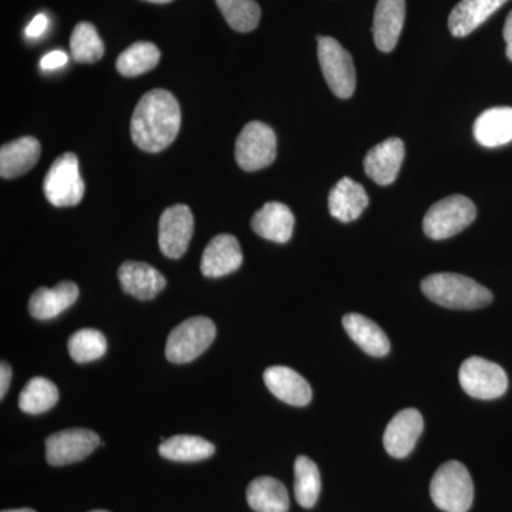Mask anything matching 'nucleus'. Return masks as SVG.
<instances>
[{
  "mask_svg": "<svg viewBox=\"0 0 512 512\" xmlns=\"http://www.w3.org/2000/svg\"><path fill=\"white\" fill-rule=\"evenodd\" d=\"M424 295L448 309L474 311L493 302V293L468 276L441 272L427 276L421 282Z\"/></svg>",
  "mask_w": 512,
  "mask_h": 512,
  "instance_id": "f03ea898",
  "label": "nucleus"
},
{
  "mask_svg": "<svg viewBox=\"0 0 512 512\" xmlns=\"http://www.w3.org/2000/svg\"><path fill=\"white\" fill-rule=\"evenodd\" d=\"M79 298V288L74 282L64 281L55 288H39L29 301V312L33 318L49 320L67 311Z\"/></svg>",
  "mask_w": 512,
  "mask_h": 512,
  "instance_id": "412c9836",
  "label": "nucleus"
},
{
  "mask_svg": "<svg viewBox=\"0 0 512 512\" xmlns=\"http://www.w3.org/2000/svg\"><path fill=\"white\" fill-rule=\"evenodd\" d=\"M476 217V205L470 198L460 194L450 195L436 202L424 215V234L434 241L451 238L473 224Z\"/></svg>",
  "mask_w": 512,
  "mask_h": 512,
  "instance_id": "20e7f679",
  "label": "nucleus"
},
{
  "mask_svg": "<svg viewBox=\"0 0 512 512\" xmlns=\"http://www.w3.org/2000/svg\"><path fill=\"white\" fill-rule=\"evenodd\" d=\"M84 181L76 154L66 153L57 158L47 171L43 192L55 207H76L84 197Z\"/></svg>",
  "mask_w": 512,
  "mask_h": 512,
  "instance_id": "423d86ee",
  "label": "nucleus"
},
{
  "mask_svg": "<svg viewBox=\"0 0 512 512\" xmlns=\"http://www.w3.org/2000/svg\"><path fill=\"white\" fill-rule=\"evenodd\" d=\"M507 2L508 0H461L448 18L451 35H470Z\"/></svg>",
  "mask_w": 512,
  "mask_h": 512,
  "instance_id": "6ab92c4d",
  "label": "nucleus"
},
{
  "mask_svg": "<svg viewBox=\"0 0 512 512\" xmlns=\"http://www.w3.org/2000/svg\"><path fill=\"white\" fill-rule=\"evenodd\" d=\"M161 53L154 43L137 42L127 47L117 59V72L124 77H137L150 72L160 62Z\"/></svg>",
  "mask_w": 512,
  "mask_h": 512,
  "instance_id": "bb28decb",
  "label": "nucleus"
},
{
  "mask_svg": "<svg viewBox=\"0 0 512 512\" xmlns=\"http://www.w3.org/2000/svg\"><path fill=\"white\" fill-rule=\"evenodd\" d=\"M10 380H12V369L8 363L2 362V366H0V397H5L8 392Z\"/></svg>",
  "mask_w": 512,
  "mask_h": 512,
  "instance_id": "f704fd0d",
  "label": "nucleus"
},
{
  "mask_svg": "<svg viewBox=\"0 0 512 512\" xmlns=\"http://www.w3.org/2000/svg\"><path fill=\"white\" fill-rule=\"evenodd\" d=\"M70 49L77 63H96L104 56V45L96 28L89 22H82L73 29Z\"/></svg>",
  "mask_w": 512,
  "mask_h": 512,
  "instance_id": "7c9ffc66",
  "label": "nucleus"
},
{
  "mask_svg": "<svg viewBox=\"0 0 512 512\" xmlns=\"http://www.w3.org/2000/svg\"><path fill=\"white\" fill-rule=\"evenodd\" d=\"M244 255L234 235L221 234L212 238L204 249L201 271L207 278H221L241 268Z\"/></svg>",
  "mask_w": 512,
  "mask_h": 512,
  "instance_id": "ddd939ff",
  "label": "nucleus"
},
{
  "mask_svg": "<svg viewBox=\"0 0 512 512\" xmlns=\"http://www.w3.org/2000/svg\"><path fill=\"white\" fill-rule=\"evenodd\" d=\"M322 480L319 468L305 456H299L295 461V497L303 508L315 507L318 501Z\"/></svg>",
  "mask_w": 512,
  "mask_h": 512,
  "instance_id": "c85d7f7f",
  "label": "nucleus"
},
{
  "mask_svg": "<svg viewBox=\"0 0 512 512\" xmlns=\"http://www.w3.org/2000/svg\"><path fill=\"white\" fill-rule=\"evenodd\" d=\"M504 39L505 43H507V57L512 62V10L507 20H505Z\"/></svg>",
  "mask_w": 512,
  "mask_h": 512,
  "instance_id": "c9c22d12",
  "label": "nucleus"
},
{
  "mask_svg": "<svg viewBox=\"0 0 512 512\" xmlns=\"http://www.w3.org/2000/svg\"><path fill=\"white\" fill-rule=\"evenodd\" d=\"M181 110L177 99L163 89H154L138 101L131 119V138L140 150L160 153L177 137Z\"/></svg>",
  "mask_w": 512,
  "mask_h": 512,
  "instance_id": "f257e3e1",
  "label": "nucleus"
},
{
  "mask_svg": "<svg viewBox=\"0 0 512 512\" xmlns=\"http://www.w3.org/2000/svg\"><path fill=\"white\" fill-rule=\"evenodd\" d=\"M117 275L123 291L140 301L156 298L167 285L163 274L146 262H124Z\"/></svg>",
  "mask_w": 512,
  "mask_h": 512,
  "instance_id": "f3484780",
  "label": "nucleus"
},
{
  "mask_svg": "<svg viewBox=\"0 0 512 512\" xmlns=\"http://www.w3.org/2000/svg\"><path fill=\"white\" fill-rule=\"evenodd\" d=\"M192 232L194 217L187 205L175 204L163 212L158 225V244L167 258L178 259L187 252Z\"/></svg>",
  "mask_w": 512,
  "mask_h": 512,
  "instance_id": "9b49d317",
  "label": "nucleus"
},
{
  "mask_svg": "<svg viewBox=\"0 0 512 512\" xmlns=\"http://www.w3.org/2000/svg\"><path fill=\"white\" fill-rule=\"evenodd\" d=\"M430 495L437 508L446 512H467L474 501V483L467 467L448 461L434 474Z\"/></svg>",
  "mask_w": 512,
  "mask_h": 512,
  "instance_id": "7ed1b4c3",
  "label": "nucleus"
},
{
  "mask_svg": "<svg viewBox=\"0 0 512 512\" xmlns=\"http://www.w3.org/2000/svg\"><path fill=\"white\" fill-rule=\"evenodd\" d=\"M90 512H109V511H104V510H96V511H90Z\"/></svg>",
  "mask_w": 512,
  "mask_h": 512,
  "instance_id": "58836bf2",
  "label": "nucleus"
},
{
  "mask_svg": "<svg viewBox=\"0 0 512 512\" xmlns=\"http://www.w3.org/2000/svg\"><path fill=\"white\" fill-rule=\"evenodd\" d=\"M235 158L242 170L258 171L274 163L275 131L261 121H251L242 128L235 144Z\"/></svg>",
  "mask_w": 512,
  "mask_h": 512,
  "instance_id": "1a4fd4ad",
  "label": "nucleus"
},
{
  "mask_svg": "<svg viewBox=\"0 0 512 512\" xmlns=\"http://www.w3.org/2000/svg\"><path fill=\"white\" fill-rule=\"evenodd\" d=\"M59 400L56 384L45 377L37 376L30 379L23 387L19 396V407L29 414L45 413L52 409Z\"/></svg>",
  "mask_w": 512,
  "mask_h": 512,
  "instance_id": "cd10ccee",
  "label": "nucleus"
},
{
  "mask_svg": "<svg viewBox=\"0 0 512 512\" xmlns=\"http://www.w3.org/2000/svg\"><path fill=\"white\" fill-rule=\"evenodd\" d=\"M217 329L205 316H195L171 330L165 346V356L171 363L192 362L201 356L214 342Z\"/></svg>",
  "mask_w": 512,
  "mask_h": 512,
  "instance_id": "39448f33",
  "label": "nucleus"
},
{
  "mask_svg": "<svg viewBox=\"0 0 512 512\" xmlns=\"http://www.w3.org/2000/svg\"><path fill=\"white\" fill-rule=\"evenodd\" d=\"M2 512H36L35 510H30V508H20V510H8Z\"/></svg>",
  "mask_w": 512,
  "mask_h": 512,
  "instance_id": "e433bc0d",
  "label": "nucleus"
},
{
  "mask_svg": "<svg viewBox=\"0 0 512 512\" xmlns=\"http://www.w3.org/2000/svg\"><path fill=\"white\" fill-rule=\"evenodd\" d=\"M458 379L464 392L474 399H498L508 389V376L503 367L483 357L467 359L460 367Z\"/></svg>",
  "mask_w": 512,
  "mask_h": 512,
  "instance_id": "6e6552de",
  "label": "nucleus"
},
{
  "mask_svg": "<svg viewBox=\"0 0 512 512\" xmlns=\"http://www.w3.org/2000/svg\"><path fill=\"white\" fill-rule=\"evenodd\" d=\"M343 328L363 352L373 357H383L390 352V340L379 325L359 313H349L343 318Z\"/></svg>",
  "mask_w": 512,
  "mask_h": 512,
  "instance_id": "b1692460",
  "label": "nucleus"
},
{
  "mask_svg": "<svg viewBox=\"0 0 512 512\" xmlns=\"http://www.w3.org/2000/svg\"><path fill=\"white\" fill-rule=\"evenodd\" d=\"M67 348L74 362L89 363L104 356L107 340L99 330L80 329L70 336Z\"/></svg>",
  "mask_w": 512,
  "mask_h": 512,
  "instance_id": "2f4dec72",
  "label": "nucleus"
},
{
  "mask_svg": "<svg viewBox=\"0 0 512 512\" xmlns=\"http://www.w3.org/2000/svg\"><path fill=\"white\" fill-rule=\"evenodd\" d=\"M215 2L232 29L248 33L258 28L261 8L254 0H215Z\"/></svg>",
  "mask_w": 512,
  "mask_h": 512,
  "instance_id": "c756f323",
  "label": "nucleus"
},
{
  "mask_svg": "<svg viewBox=\"0 0 512 512\" xmlns=\"http://www.w3.org/2000/svg\"><path fill=\"white\" fill-rule=\"evenodd\" d=\"M158 453L167 460L178 463H194L207 460L215 453L214 444L198 436H174L163 441L158 447Z\"/></svg>",
  "mask_w": 512,
  "mask_h": 512,
  "instance_id": "a878e982",
  "label": "nucleus"
},
{
  "mask_svg": "<svg viewBox=\"0 0 512 512\" xmlns=\"http://www.w3.org/2000/svg\"><path fill=\"white\" fill-rule=\"evenodd\" d=\"M404 160V143L400 138H387L367 153L366 174L379 185H390L396 181Z\"/></svg>",
  "mask_w": 512,
  "mask_h": 512,
  "instance_id": "4468645a",
  "label": "nucleus"
},
{
  "mask_svg": "<svg viewBox=\"0 0 512 512\" xmlns=\"http://www.w3.org/2000/svg\"><path fill=\"white\" fill-rule=\"evenodd\" d=\"M367 205H369V197L365 188L352 178H342L330 191V214L343 224L357 220L366 210Z\"/></svg>",
  "mask_w": 512,
  "mask_h": 512,
  "instance_id": "aec40b11",
  "label": "nucleus"
},
{
  "mask_svg": "<svg viewBox=\"0 0 512 512\" xmlns=\"http://www.w3.org/2000/svg\"><path fill=\"white\" fill-rule=\"evenodd\" d=\"M264 380L269 392L291 406H308L312 400L311 384L305 377L286 366L268 367Z\"/></svg>",
  "mask_w": 512,
  "mask_h": 512,
  "instance_id": "2eb2a0df",
  "label": "nucleus"
},
{
  "mask_svg": "<svg viewBox=\"0 0 512 512\" xmlns=\"http://www.w3.org/2000/svg\"><path fill=\"white\" fill-rule=\"evenodd\" d=\"M66 63V53L55 50V52L47 53V55L40 60V67H42L43 70H53L59 69V67L64 66Z\"/></svg>",
  "mask_w": 512,
  "mask_h": 512,
  "instance_id": "473e14b6",
  "label": "nucleus"
},
{
  "mask_svg": "<svg viewBox=\"0 0 512 512\" xmlns=\"http://www.w3.org/2000/svg\"><path fill=\"white\" fill-rule=\"evenodd\" d=\"M42 147L32 136L18 138L0 150V175L6 180L28 173L39 161Z\"/></svg>",
  "mask_w": 512,
  "mask_h": 512,
  "instance_id": "4be33fe9",
  "label": "nucleus"
},
{
  "mask_svg": "<svg viewBox=\"0 0 512 512\" xmlns=\"http://www.w3.org/2000/svg\"><path fill=\"white\" fill-rule=\"evenodd\" d=\"M101 444L92 430L69 429L52 434L46 440V458L50 466L60 467L79 463Z\"/></svg>",
  "mask_w": 512,
  "mask_h": 512,
  "instance_id": "9d476101",
  "label": "nucleus"
},
{
  "mask_svg": "<svg viewBox=\"0 0 512 512\" xmlns=\"http://www.w3.org/2000/svg\"><path fill=\"white\" fill-rule=\"evenodd\" d=\"M320 69L330 90L339 99H350L356 89V70L352 56L333 37H318Z\"/></svg>",
  "mask_w": 512,
  "mask_h": 512,
  "instance_id": "0eeeda50",
  "label": "nucleus"
},
{
  "mask_svg": "<svg viewBox=\"0 0 512 512\" xmlns=\"http://www.w3.org/2000/svg\"><path fill=\"white\" fill-rule=\"evenodd\" d=\"M474 137L483 147L505 146L512 141V107H494L481 113L474 123Z\"/></svg>",
  "mask_w": 512,
  "mask_h": 512,
  "instance_id": "5701e85b",
  "label": "nucleus"
},
{
  "mask_svg": "<svg viewBox=\"0 0 512 512\" xmlns=\"http://www.w3.org/2000/svg\"><path fill=\"white\" fill-rule=\"evenodd\" d=\"M406 0H379L373 20V37L380 52H392L402 35Z\"/></svg>",
  "mask_w": 512,
  "mask_h": 512,
  "instance_id": "dca6fc26",
  "label": "nucleus"
},
{
  "mask_svg": "<svg viewBox=\"0 0 512 512\" xmlns=\"http://www.w3.org/2000/svg\"><path fill=\"white\" fill-rule=\"evenodd\" d=\"M146 2H151V3H160V5H163V3H170V2H173V0H146Z\"/></svg>",
  "mask_w": 512,
  "mask_h": 512,
  "instance_id": "4c0bfd02",
  "label": "nucleus"
},
{
  "mask_svg": "<svg viewBox=\"0 0 512 512\" xmlns=\"http://www.w3.org/2000/svg\"><path fill=\"white\" fill-rule=\"evenodd\" d=\"M423 429V416L419 410L404 409L387 424L383 437L384 448L394 458H406L416 447Z\"/></svg>",
  "mask_w": 512,
  "mask_h": 512,
  "instance_id": "f8f14e48",
  "label": "nucleus"
},
{
  "mask_svg": "<svg viewBox=\"0 0 512 512\" xmlns=\"http://www.w3.org/2000/svg\"><path fill=\"white\" fill-rule=\"evenodd\" d=\"M49 20L45 15H37L35 19L30 22L28 29H26V35L29 37H39L47 29Z\"/></svg>",
  "mask_w": 512,
  "mask_h": 512,
  "instance_id": "72a5a7b5",
  "label": "nucleus"
},
{
  "mask_svg": "<svg viewBox=\"0 0 512 512\" xmlns=\"http://www.w3.org/2000/svg\"><path fill=\"white\" fill-rule=\"evenodd\" d=\"M249 507L256 512H288L289 494L281 481L272 477L255 478L247 490Z\"/></svg>",
  "mask_w": 512,
  "mask_h": 512,
  "instance_id": "393cba45",
  "label": "nucleus"
},
{
  "mask_svg": "<svg viewBox=\"0 0 512 512\" xmlns=\"http://www.w3.org/2000/svg\"><path fill=\"white\" fill-rule=\"evenodd\" d=\"M293 225L295 217L282 202H266L251 221V227L259 237L278 244H285L292 238Z\"/></svg>",
  "mask_w": 512,
  "mask_h": 512,
  "instance_id": "a211bd4d",
  "label": "nucleus"
}]
</instances>
